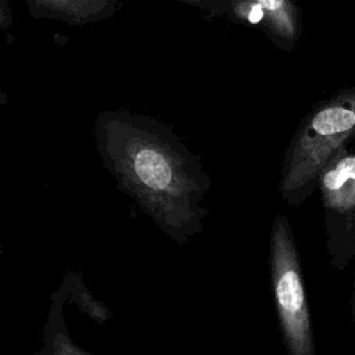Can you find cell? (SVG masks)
Returning a JSON list of instances; mask_svg holds the SVG:
<instances>
[{"instance_id":"3957f363","label":"cell","mask_w":355,"mask_h":355,"mask_svg":"<svg viewBox=\"0 0 355 355\" xmlns=\"http://www.w3.org/2000/svg\"><path fill=\"white\" fill-rule=\"evenodd\" d=\"M270 287L287 355H316L297 243L288 219L277 214L270 229Z\"/></svg>"},{"instance_id":"30bf717a","label":"cell","mask_w":355,"mask_h":355,"mask_svg":"<svg viewBox=\"0 0 355 355\" xmlns=\"http://www.w3.org/2000/svg\"><path fill=\"white\" fill-rule=\"evenodd\" d=\"M14 25V12L7 0H0V31L10 29Z\"/></svg>"},{"instance_id":"5b68a950","label":"cell","mask_w":355,"mask_h":355,"mask_svg":"<svg viewBox=\"0 0 355 355\" xmlns=\"http://www.w3.org/2000/svg\"><path fill=\"white\" fill-rule=\"evenodd\" d=\"M28 14L35 19H50L69 26H85L112 18L121 0H24Z\"/></svg>"},{"instance_id":"6da1fadb","label":"cell","mask_w":355,"mask_h":355,"mask_svg":"<svg viewBox=\"0 0 355 355\" xmlns=\"http://www.w3.org/2000/svg\"><path fill=\"white\" fill-rule=\"evenodd\" d=\"M96 151L116 187L179 245L204 230L211 180L197 154L168 123L128 110H103Z\"/></svg>"},{"instance_id":"9c48e42d","label":"cell","mask_w":355,"mask_h":355,"mask_svg":"<svg viewBox=\"0 0 355 355\" xmlns=\"http://www.w3.org/2000/svg\"><path fill=\"white\" fill-rule=\"evenodd\" d=\"M202 14L207 19L226 17L234 24H245L262 29L263 12L251 0H205Z\"/></svg>"},{"instance_id":"277c9868","label":"cell","mask_w":355,"mask_h":355,"mask_svg":"<svg viewBox=\"0 0 355 355\" xmlns=\"http://www.w3.org/2000/svg\"><path fill=\"white\" fill-rule=\"evenodd\" d=\"M324 209L329 265L343 270L355 258V148L341 147L318 179Z\"/></svg>"},{"instance_id":"7a4b0ae2","label":"cell","mask_w":355,"mask_h":355,"mask_svg":"<svg viewBox=\"0 0 355 355\" xmlns=\"http://www.w3.org/2000/svg\"><path fill=\"white\" fill-rule=\"evenodd\" d=\"M355 139V86L318 101L301 119L283 155L279 189L291 207L301 205L318 187L329 159Z\"/></svg>"},{"instance_id":"52a82bcc","label":"cell","mask_w":355,"mask_h":355,"mask_svg":"<svg viewBox=\"0 0 355 355\" xmlns=\"http://www.w3.org/2000/svg\"><path fill=\"white\" fill-rule=\"evenodd\" d=\"M50 300V308L42 331V347L31 355H96L85 351L71 338L64 316L67 301L61 286L51 293Z\"/></svg>"},{"instance_id":"8992f818","label":"cell","mask_w":355,"mask_h":355,"mask_svg":"<svg viewBox=\"0 0 355 355\" xmlns=\"http://www.w3.org/2000/svg\"><path fill=\"white\" fill-rule=\"evenodd\" d=\"M263 12L262 32L280 50L293 51L301 36V15L295 0H251Z\"/></svg>"},{"instance_id":"4fadbf2b","label":"cell","mask_w":355,"mask_h":355,"mask_svg":"<svg viewBox=\"0 0 355 355\" xmlns=\"http://www.w3.org/2000/svg\"><path fill=\"white\" fill-rule=\"evenodd\" d=\"M178 1L184 3V4H187V6L197 7L198 10H201V12H202V10H204V7H205V0H178Z\"/></svg>"},{"instance_id":"ba28073f","label":"cell","mask_w":355,"mask_h":355,"mask_svg":"<svg viewBox=\"0 0 355 355\" xmlns=\"http://www.w3.org/2000/svg\"><path fill=\"white\" fill-rule=\"evenodd\" d=\"M60 286L64 290L67 304L76 305L97 324H104L112 318V311L101 300H97L86 287L79 270H68Z\"/></svg>"},{"instance_id":"8fae6325","label":"cell","mask_w":355,"mask_h":355,"mask_svg":"<svg viewBox=\"0 0 355 355\" xmlns=\"http://www.w3.org/2000/svg\"><path fill=\"white\" fill-rule=\"evenodd\" d=\"M349 316L352 323H355V273H354V284H352V293L349 297Z\"/></svg>"},{"instance_id":"7c38bea8","label":"cell","mask_w":355,"mask_h":355,"mask_svg":"<svg viewBox=\"0 0 355 355\" xmlns=\"http://www.w3.org/2000/svg\"><path fill=\"white\" fill-rule=\"evenodd\" d=\"M10 97H8V93L4 92L3 89H0V129H1V110L7 105Z\"/></svg>"},{"instance_id":"5bb4252c","label":"cell","mask_w":355,"mask_h":355,"mask_svg":"<svg viewBox=\"0 0 355 355\" xmlns=\"http://www.w3.org/2000/svg\"><path fill=\"white\" fill-rule=\"evenodd\" d=\"M1 255H3V247H1V244H0V258H1Z\"/></svg>"}]
</instances>
